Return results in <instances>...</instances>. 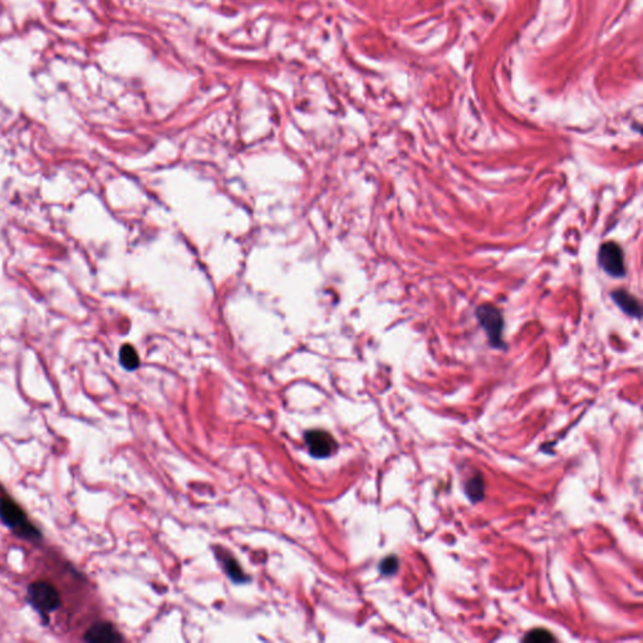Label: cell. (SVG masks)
<instances>
[{"instance_id":"8fae6325","label":"cell","mask_w":643,"mask_h":643,"mask_svg":"<svg viewBox=\"0 0 643 643\" xmlns=\"http://www.w3.org/2000/svg\"><path fill=\"white\" fill-rule=\"evenodd\" d=\"M381 573L385 575H392L399 569V559L394 555H390L381 562Z\"/></svg>"},{"instance_id":"6da1fadb","label":"cell","mask_w":643,"mask_h":643,"mask_svg":"<svg viewBox=\"0 0 643 643\" xmlns=\"http://www.w3.org/2000/svg\"><path fill=\"white\" fill-rule=\"evenodd\" d=\"M477 317L479 323L488 334L491 345L495 348L504 346L501 339L504 329V318L501 316V311L494 305H483L477 308Z\"/></svg>"},{"instance_id":"5b68a950","label":"cell","mask_w":643,"mask_h":643,"mask_svg":"<svg viewBox=\"0 0 643 643\" xmlns=\"http://www.w3.org/2000/svg\"><path fill=\"white\" fill-rule=\"evenodd\" d=\"M86 640L90 642L113 643L122 641V637L119 636L111 623L98 622L88 629Z\"/></svg>"},{"instance_id":"3957f363","label":"cell","mask_w":643,"mask_h":643,"mask_svg":"<svg viewBox=\"0 0 643 643\" xmlns=\"http://www.w3.org/2000/svg\"><path fill=\"white\" fill-rule=\"evenodd\" d=\"M598 264L611 277L623 278L626 276L623 251L617 242H604L598 251Z\"/></svg>"},{"instance_id":"277c9868","label":"cell","mask_w":643,"mask_h":643,"mask_svg":"<svg viewBox=\"0 0 643 643\" xmlns=\"http://www.w3.org/2000/svg\"><path fill=\"white\" fill-rule=\"evenodd\" d=\"M305 443L311 457H328L337 450V443L333 436L323 430H311L305 434Z\"/></svg>"},{"instance_id":"8992f818","label":"cell","mask_w":643,"mask_h":643,"mask_svg":"<svg viewBox=\"0 0 643 643\" xmlns=\"http://www.w3.org/2000/svg\"><path fill=\"white\" fill-rule=\"evenodd\" d=\"M612 299L615 300V305H618L626 314H628L631 317H635V318L641 317L640 302L627 291H622V289L615 291L612 293Z\"/></svg>"},{"instance_id":"30bf717a","label":"cell","mask_w":643,"mask_h":643,"mask_svg":"<svg viewBox=\"0 0 643 643\" xmlns=\"http://www.w3.org/2000/svg\"><path fill=\"white\" fill-rule=\"evenodd\" d=\"M524 640L532 641V642H550V641H554V636L546 629H532L526 635Z\"/></svg>"},{"instance_id":"7c38bea8","label":"cell","mask_w":643,"mask_h":643,"mask_svg":"<svg viewBox=\"0 0 643 643\" xmlns=\"http://www.w3.org/2000/svg\"><path fill=\"white\" fill-rule=\"evenodd\" d=\"M3 517L9 521V524H19L21 519V512L18 509H15L13 504H7L3 506Z\"/></svg>"},{"instance_id":"7a4b0ae2","label":"cell","mask_w":643,"mask_h":643,"mask_svg":"<svg viewBox=\"0 0 643 643\" xmlns=\"http://www.w3.org/2000/svg\"><path fill=\"white\" fill-rule=\"evenodd\" d=\"M29 601L42 613H49L58 608L61 597L57 588L49 582H35L29 586Z\"/></svg>"},{"instance_id":"ba28073f","label":"cell","mask_w":643,"mask_h":643,"mask_svg":"<svg viewBox=\"0 0 643 643\" xmlns=\"http://www.w3.org/2000/svg\"><path fill=\"white\" fill-rule=\"evenodd\" d=\"M119 361H121V365L125 367L126 370H128V371L136 370L140 365L137 352H136L135 348L130 346V345H125V346L121 348Z\"/></svg>"},{"instance_id":"9c48e42d","label":"cell","mask_w":643,"mask_h":643,"mask_svg":"<svg viewBox=\"0 0 643 643\" xmlns=\"http://www.w3.org/2000/svg\"><path fill=\"white\" fill-rule=\"evenodd\" d=\"M225 568L228 570V574L233 581L244 582L245 581V574L242 572V568L238 564V562L233 558H229L225 560Z\"/></svg>"},{"instance_id":"52a82bcc","label":"cell","mask_w":643,"mask_h":643,"mask_svg":"<svg viewBox=\"0 0 643 643\" xmlns=\"http://www.w3.org/2000/svg\"><path fill=\"white\" fill-rule=\"evenodd\" d=\"M485 484L481 475H475L468 480L465 485V492L471 501L477 503L484 498Z\"/></svg>"}]
</instances>
